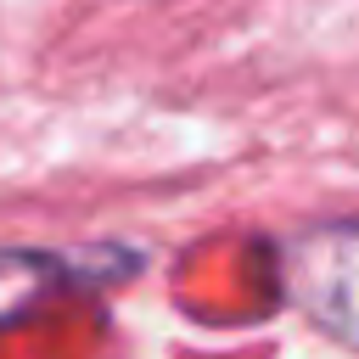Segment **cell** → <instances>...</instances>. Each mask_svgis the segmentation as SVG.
Wrapping results in <instances>:
<instances>
[{"label":"cell","instance_id":"1","mask_svg":"<svg viewBox=\"0 0 359 359\" xmlns=\"http://www.w3.org/2000/svg\"><path fill=\"white\" fill-rule=\"evenodd\" d=\"M275 269L292 309H303L337 342L359 348V213L320 219L286 236L275 252Z\"/></svg>","mask_w":359,"mask_h":359},{"label":"cell","instance_id":"2","mask_svg":"<svg viewBox=\"0 0 359 359\" xmlns=\"http://www.w3.org/2000/svg\"><path fill=\"white\" fill-rule=\"evenodd\" d=\"M146 269V252L129 241L95 247H0V325L67 292H107Z\"/></svg>","mask_w":359,"mask_h":359}]
</instances>
